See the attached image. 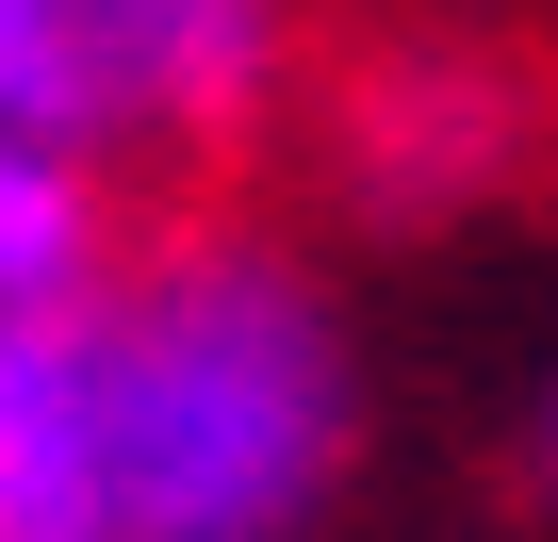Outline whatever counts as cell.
Here are the masks:
<instances>
[{"label": "cell", "instance_id": "6da1fadb", "mask_svg": "<svg viewBox=\"0 0 558 542\" xmlns=\"http://www.w3.org/2000/svg\"><path fill=\"white\" fill-rule=\"evenodd\" d=\"M83 346V444L116 542H313L362 444L345 329L263 246H165L132 280L66 297Z\"/></svg>", "mask_w": 558, "mask_h": 542}, {"label": "cell", "instance_id": "7a4b0ae2", "mask_svg": "<svg viewBox=\"0 0 558 542\" xmlns=\"http://www.w3.org/2000/svg\"><path fill=\"white\" fill-rule=\"evenodd\" d=\"M279 83V0H0V116L66 148H214Z\"/></svg>", "mask_w": 558, "mask_h": 542}, {"label": "cell", "instance_id": "3957f363", "mask_svg": "<svg viewBox=\"0 0 558 542\" xmlns=\"http://www.w3.org/2000/svg\"><path fill=\"white\" fill-rule=\"evenodd\" d=\"M525 148H542L525 67H476V50H378V67L345 83V181H362L378 214H476Z\"/></svg>", "mask_w": 558, "mask_h": 542}, {"label": "cell", "instance_id": "277c9868", "mask_svg": "<svg viewBox=\"0 0 558 542\" xmlns=\"http://www.w3.org/2000/svg\"><path fill=\"white\" fill-rule=\"evenodd\" d=\"M0 542H116L66 313H0Z\"/></svg>", "mask_w": 558, "mask_h": 542}, {"label": "cell", "instance_id": "5b68a950", "mask_svg": "<svg viewBox=\"0 0 558 542\" xmlns=\"http://www.w3.org/2000/svg\"><path fill=\"white\" fill-rule=\"evenodd\" d=\"M99 280H116L99 263V148L0 116V313H66Z\"/></svg>", "mask_w": 558, "mask_h": 542}, {"label": "cell", "instance_id": "8992f818", "mask_svg": "<svg viewBox=\"0 0 558 542\" xmlns=\"http://www.w3.org/2000/svg\"><path fill=\"white\" fill-rule=\"evenodd\" d=\"M525 460H542V493H558V378H542V411H525Z\"/></svg>", "mask_w": 558, "mask_h": 542}]
</instances>
